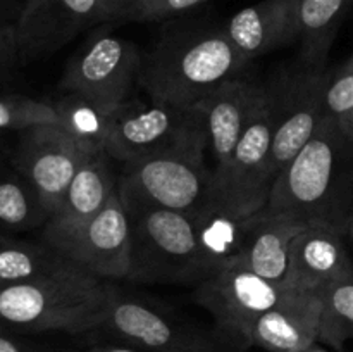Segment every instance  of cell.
<instances>
[{"label":"cell","mask_w":353,"mask_h":352,"mask_svg":"<svg viewBox=\"0 0 353 352\" xmlns=\"http://www.w3.org/2000/svg\"><path fill=\"white\" fill-rule=\"evenodd\" d=\"M224 26L171 28L141 64L140 81L152 102L195 109L248 66Z\"/></svg>","instance_id":"cell-1"},{"label":"cell","mask_w":353,"mask_h":352,"mask_svg":"<svg viewBox=\"0 0 353 352\" xmlns=\"http://www.w3.org/2000/svg\"><path fill=\"white\" fill-rule=\"evenodd\" d=\"M110 283L79 268L0 286V324L16 333L95 331L105 317Z\"/></svg>","instance_id":"cell-2"},{"label":"cell","mask_w":353,"mask_h":352,"mask_svg":"<svg viewBox=\"0 0 353 352\" xmlns=\"http://www.w3.org/2000/svg\"><path fill=\"white\" fill-rule=\"evenodd\" d=\"M131 224L130 283L200 285L217 273L193 214L124 200Z\"/></svg>","instance_id":"cell-3"},{"label":"cell","mask_w":353,"mask_h":352,"mask_svg":"<svg viewBox=\"0 0 353 352\" xmlns=\"http://www.w3.org/2000/svg\"><path fill=\"white\" fill-rule=\"evenodd\" d=\"M209 141H195L124 164L121 199L195 214L212 199V169L203 161Z\"/></svg>","instance_id":"cell-4"},{"label":"cell","mask_w":353,"mask_h":352,"mask_svg":"<svg viewBox=\"0 0 353 352\" xmlns=\"http://www.w3.org/2000/svg\"><path fill=\"white\" fill-rule=\"evenodd\" d=\"M95 331H102L103 340L143 352H234L236 347L221 331L210 333L112 283L105 317Z\"/></svg>","instance_id":"cell-5"},{"label":"cell","mask_w":353,"mask_h":352,"mask_svg":"<svg viewBox=\"0 0 353 352\" xmlns=\"http://www.w3.org/2000/svg\"><path fill=\"white\" fill-rule=\"evenodd\" d=\"M347 140L336 123L326 116L305 147L276 176L265 207L303 223H336L330 216L327 204L336 183L343 141Z\"/></svg>","instance_id":"cell-6"},{"label":"cell","mask_w":353,"mask_h":352,"mask_svg":"<svg viewBox=\"0 0 353 352\" xmlns=\"http://www.w3.org/2000/svg\"><path fill=\"white\" fill-rule=\"evenodd\" d=\"M271 138V107L265 88L228 166L221 173H212L210 204L238 219L252 216L268 206L274 183Z\"/></svg>","instance_id":"cell-7"},{"label":"cell","mask_w":353,"mask_h":352,"mask_svg":"<svg viewBox=\"0 0 353 352\" xmlns=\"http://www.w3.org/2000/svg\"><path fill=\"white\" fill-rule=\"evenodd\" d=\"M41 240L81 271L103 280H128L131 273V224L121 193L83 224H45Z\"/></svg>","instance_id":"cell-8"},{"label":"cell","mask_w":353,"mask_h":352,"mask_svg":"<svg viewBox=\"0 0 353 352\" xmlns=\"http://www.w3.org/2000/svg\"><path fill=\"white\" fill-rule=\"evenodd\" d=\"M195 141H209L202 113L164 104L126 102L116 110L105 152L128 164Z\"/></svg>","instance_id":"cell-9"},{"label":"cell","mask_w":353,"mask_h":352,"mask_svg":"<svg viewBox=\"0 0 353 352\" xmlns=\"http://www.w3.org/2000/svg\"><path fill=\"white\" fill-rule=\"evenodd\" d=\"M327 71L300 64L268 88L271 107V168L274 179L326 119Z\"/></svg>","instance_id":"cell-10"},{"label":"cell","mask_w":353,"mask_h":352,"mask_svg":"<svg viewBox=\"0 0 353 352\" xmlns=\"http://www.w3.org/2000/svg\"><path fill=\"white\" fill-rule=\"evenodd\" d=\"M286 289L234 261L196 285L193 297L209 311L217 331L234 345L247 347L254 324L279 302Z\"/></svg>","instance_id":"cell-11"},{"label":"cell","mask_w":353,"mask_h":352,"mask_svg":"<svg viewBox=\"0 0 353 352\" xmlns=\"http://www.w3.org/2000/svg\"><path fill=\"white\" fill-rule=\"evenodd\" d=\"M140 69V52L133 41L110 33H99L93 35L68 62L61 88L105 109L117 110L128 102Z\"/></svg>","instance_id":"cell-12"},{"label":"cell","mask_w":353,"mask_h":352,"mask_svg":"<svg viewBox=\"0 0 353 352\" xmlns=\"http://www.w3.org/2000/svg\"><path fill=\"white\" fill-rule=\"evenodd\" d=\"M21 133L14 164L37 190L52 216L76 173L99 150L79 141L59 124H41Z\"/></svg>","instance_id":"cell-13"},{"label":"cell","mask_w":353,"mask_h":352,"mask_svg":"<svg viewBox=\"0 0 353 352\" xmlns=\"http://www.w3.org/2000/svg\"><path fill=\"white\" fill-rule=\"evenodd\" d=\"M97 23L99 0H24L16 23L21 64L52 55Z\"/></svg>","instance_id":"cell-14"},{"label":"cell","mask_w":353,"mask_h":352,"mask_svg":"<svg viewBox=\"0 0 353 352\" xmlns=\"http://www.w3.org/2000/svg\"><path fill=\"white\" fill-rule=\"evenodd\" d=\"M343 233L345 228L331 221L307 223L292 244L286 285L321 295L333 283L353 278Z\"/></svg>","instance_id":"cell-15"},{"label":"cell","mask_w":353,"mask_h":352,"mask_svg":"<svg viewBox=\"0 0 353 352\" xmlns=\"http://www.w3.org/2000/svg\"><path fill=\"white\" fill-rule=\"evenodd\" d=\"M321 320L323 299L319 293L288 286L279 302L254 324L247 347L268 352H303L319 342Z\"/></svg>","instance_id":"cell-16"},{"label":"cell","mask_w":353,"mask_h":352,"mask_svg":"<svg viewBox=\"0 0 353 352\" xmlns=\"http://www.w3.org/2000/svg\"><path fill=\"white\" fill-rule=\"evenodd\" d=\"M264 92L265 86L248 79L233 78L214 90L202 104L196 106L205 124V133L214 157V175L228 166Z\"/></svg>","instance_id":"cell-17"},{"label":"cell","mask_w":353,"mask_h":352,"mask_svg":"<svg viewBox=\"0 0 353 352\" xmlns=\"http://www.w3.org/2000/svg\"><path fill=\"white\" fill-rule=\"evenodd\" d=\"M305 224L264 207L243 219L236 261L269 282L286 285L292 244Z\"/></svg>","instance_id":"cell-18"},{"label":"cell","mask_w":353,"mask_h":352,"mask_svg":"<svg viewBox=\"0 0 353 352\" xmlns=\"http://www.w3.org/2000/svg\"><path fill=\"white\" fill-rule=\"evenodd\" d=\"M228 37L247 61L299 40L295 0H261L238 10L224 24Z\"/></svg>","instance_id":"cell-19"},{"label":"cell","mask_w":353,"mask_h":352,"mask_svg":"<svg viewBox=\"0 0 353 352\" xmlns=\"http://www.w3.org/2000/svg\"><path fill=\"white\" fill-rule=\"evenodd\" d=\"M110 155L99 152L72 178L61 204L45 224L69 228L83 224L102 213L119 192V179L110 168Z\"/></svg>","instance_id":"cell-20"},{"label":"cell","mask_w":353,"mask_h":352,"mask_svg":"<svg viewBox=\"0 0 353 352\" xmlns=\"http://www.w3.org/2000/svg\"><path fill=\"white\" fill-rule=\"evenodd\" d=\"M302 66L326 71L327 55L353 0H295Z\"/></svg>","instance_id":"cell-21"},{"label":"cell","mask_w":353,"mask_h":352,"mask_svg":"<svg viewBox=\"0 0 353 352\" xmlns=\"http://www.w3.org/2000/svg\"><path fill=\"white\" fill-rule=\"evenodd\" d=\"M76 268L55 248L37 242L0 235V286L31 282Z\"/></svg>","instance_id":"cell-22"},{"label":"cell","mask_w":353,"mask_h":352,"mask_svg":"<svg viewBox=\"0 0 353 352\" xmlns=\"http://www.w3.org/2000/svg\"><path fill=\"white\" fill-rule=\"evenodd\" d=\"M50 219L37 190L19 171L0 173V230L17 233Z\"/></svg>","instance_id":"cell-23"},{"label":"cell","mask_w":353,"mask_h":352,"mask_svg":"<svg viewBox=\"0 0 353 352\" xmlns=\"http://www.w3.org/2000/svg\"><path fill=\"white\" fill-rule=\"evenodd\" d=\"M57 114L59 126L64 128L68 133L78 138L88 147L99 152H105L107 135L116 110L105 109L85 97L65 93L61 100L52 104Z\"/></svg>","instance_id":"cell-24"},{"label":"cell","mask_w":353,"mask_h":352,"mask_svg":"<svg viewBox=\"0 0 353 352\" xmlns=\"http://www.w3.org/2000/svg\"><path fill=\"white\" fill-rule=\"evenodd\" d=\"M323 320L319 342L336 351L353 340V278L341 280L327 286L323 293Z\"/></svg>","instance_id":"cell-25"},{"label":"cell","mask_w":353,"mask_h":352,"mask_svg":"<svg viewBox=\"0 0 353 352\" xmlns=\"http://www.w3.org/2000/svg\"><path fill=\"white\" fill-rule=\"evenodd\" d=\"M52 104L21 95L0 97V131H26L41 124H57Z\"/></svg>","instance_id":"cell-26"},{"label":"cell","mask_w":353,"mask_h":352,"mask_svg":"<svg viewBox=\"0 0 353 352\" xmlns=\"http://www.w3.org/2000/svg\"><path fill=\"white\" fill-rule=\"evenodd\" d=\"M326 113L341 133L353 141V54L336 72L330 75L326 86Z\"/></svg>","instance_id":"cell-27"},{"label":"cell","mask_w":353,"mask_h":352,"mask_svg":"<svg viewBox=\"0 0 353 352\" xmlns=\"http://www.w3.org/2000/svg\"><path fill=\"white\" fill-rule=\"evenodd\" d=\"M209 0H143L134 21H162L181 16Z\"/></svg>","instance_id":"cell-28"},{"label":"cell","mask_w":353,"mask_h":352,"mask_svg":"<svg viewBox=\"0 0 353 352\" xmlns=\"http://www.w3.org/2000/svg\"><path fill=\"white\" fill-rule=\"evenodd\" d=\"M21 64L19 50H17L16 26L0 30V81L9 76L16 66Z\"/></svg>","instance_id":"cell-29"},{"label":"cell","mask_w":353,"mask_h":352,"mask_svg":"<svg viewBox=\"0 0 353 352\" xmlns=\"http://www.w3.org/2000/svg\"><path fill=\"white\" fill-rule=\"evenodd\" d=\"M102 21H134L143 0H99Z\"/></svg>","instance_id":"cell-30"},{"label":"cell","mask_w":353,"mask_h":352,"mask_svg":"<svg viewBox=\"0 0 353 352\" xmlns=\"http://www.w3.org/2000/svg\"><path fill=\"white\" fill-rule=\"evenodd\" d=\"M0 352H54L52 349L40 347L37 344L23 340L16 335V331L0 324Z\"/></svg>","instance_id":"cell-31"},{"label":"cell","mask_w":353,"mask_h":352,"mask_svg":"<svg viewBox=\"0 0 353 352\" xmlns=\"http://www.w3.org/2000/svg\"><path fill=\"white\" fill-rule=\"evenodd\" d=\"M23 6L24 0H0V30L16 26Z\"/></svg>","instance_id":"cell-32"},{"label":"cell","mask_w":353,"mask_h":352,"mask_svg":"<svg viewBox=\"0 0 353 352\" xmlns=\"http://www.w3.org/2000/svg\"><path fill=\"white\" fill-rule=\"evenodd\" d=\"M86 352H143L140 349L130 347V345L124 344H117V342H110V340H100L97 344L90 345L88 351Z\"/></svg>","instance_id":"cell-33"},{"label":"cell","mask_w":353,"mask_h":352,"mask_svg":"<svg viewBox=\"0 0 353 352\" xmlns=\"http://www.w3.org/2000/svg\"><path fill=\"white\" fill-rule=\"evenodd\" d=\"M345 235H347L348 238H350L352 245H353V216L348 217L347 223H345Z\"/></svg>","instance_id":"cell-34"},{"label":"cell","mask_w":353,"mask_h":352,"mask_svg":"<svg viewBox=\"0 0 353 352\" xmlns=\"http://www.w3.org/2000/svg\"><path fill=\"white\" fill-rule=\"evenodd\" d=\"M303 352H327L326 349H323V347H319V345H312V347L310 349H307V351H303Z\"/></svg>","instance_id":"cell-35"}]
</instances>
